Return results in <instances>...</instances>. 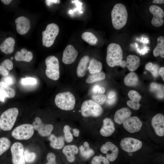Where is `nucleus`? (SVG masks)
<instances>
[{
  "label": "nucleus",
  "mask_w": 164,
  "mask_h": 164,
  "mask_svg": "<svg viewBox=\"0 0 164 164\" xmlns=\"http://www.w3.org/2000/svg\"><path fill=\"white\" fill-rule=\"evenodd\" d=\"M128 14L125 5L122 3H118L114 6L111 12L113 26L115 29L119 30L126 25Z\"/></svg>",
  "instance_id": "1"
},
{
  "label": "nucleus",
  "mask_w": 164,
  "mask_h": 164,
  "mask_svg": "<svg viewBox=\"0 0 164 164\" xmlns=\"http://www.w3.org/2000/svg\"><path fill=\"white\" fill-rule=\"evenodd\" d=\"M123 52L121 46L116 43H111L107 48L106 60L111 67L119 66L122 60Z\"/></svg>",
  "instance_id": "2"
},
{
  "label": "nucleus",
  "mask_w": 164,
  "mask_h": 164,
  "mask_svg": "<svg viewBox=\"0 0 164 164\" xmlns=\"http://www.w3.org/2000/svg\"><path fill=\"white\" fill-rule=\"evenodd\" d=\"M54 101L56 106L60 109L70 111L74 108L76 100L72 93L67 91L57 94L55 96Z\"/></svg>",
  "instance_id": "3"
},
{
  "label": "nucleus",
  "mask_w": 164,
  "mask_h": 164,
  "mask_svg": "<svg viewBox=\"0 0 164 164\" xmlns=\"http://www.w3.org/2000/svg\"><path fill=\"white\" fill-rule=\"evenodd\" d=\"M18 114V110L16 108H11L4 111L0 118L1 128L4 131L11 130L14 125Z\"/></svg>",
  "instance_id": "4"
},
{
  "label": "nucleus",
  "mask_w": 164,
  "mask_h": 164,
  "mask_svg": "<svg viewBox=\"0 0 164 164\" xmlns=\"http://www.w3.org/2000/svg\"><path fill=\"white\" fill-rule=\"evenodd\" d=\"M103 112L101 107L91 100L84 101L81 106V114L85 117H98L101 115Z\"/></svg>",
  "instance_id": "5"
},
{
  "label": "nucleus",
  "mask_w": 164,
  "mask_h": 164,
  "mask_svg": "<svg viewBox=\"0 0 164 164\" xmlns=\"http://www.w3.org/2000/svg\"><path fill=\"white\" fill-rule=\"evenodd\" d=\"M46 67L45 73L49 78L57 80L60 77V72L59 61L56 57L54 56H50L46 57L45 60Z\"/></svg>",
  "instance_id": "6"
},
{
  "label": "nucleus",
  "mask_w": 164,
  "mask_h": 164,
  "mask_svg": "<svg viewBox=\"0 0 164 164\" xmlns=\"http://www.w3.org/2000/svg\"><path fill=\"white\" fill-rule=\"evenodd\" d=\"M59 32V27L56 24L52 23L48 25L45 30L42 32L43 46L49 47L53 45Z\"/></svg>",
  "instance_id": "7"
},
{
  "label": "nucleus",
  "mask_w": 164,
  "mask_h": 164,
  "mask_svg": "<svg viewBox=\"0 0 164 164\" xmlns=\"http://www.w3.org/2000/svg\"><path fill=\"white\" fill-rule=\"evenodd\" d=\"M34 129L32 125L31 124H22L15 128L12 132V135L16 139H28L33 135Z\"/></svg>",
  "instance_id": "8"
},
{
  "label": "nucleus",
  "mask_w": 164,
  "mask_h": 164,
  "mask_svg": "<svg viewBox=\"0 0 164 164\" xmlns=\"http://www.w3.org/2000/svg\"><path fill=\"white\" fill-rule=\"evenodd\" d=\"M120 146L124 151L132 152L140 149L142 146V142L140 140L132 138H125L120 142Z\"/></svg>",
  "instance_id": "9"
},
{
  "label": "nucleus",
  "mask_w": 164,
  "mask_h": 164,
  "mask_svg": "<svg viewBox=\"0 0 164 164\" xmlns=\"http://www.w3.org/2000/svg\"><path fill=\"white\" fill-rule=\"evenodd\" d=\"M11 151L13 164H25L24 156V147L19 142L13 143L11 146Z\"/></svg>",
  "instance_id": "10"
},
{
  "label": "nucleus",
  "mask_w": 164,
  "mask_h": 164,
  "mask_svg": "<svg viewBox=\"0 0 164 164\" xmlns=\"http://www.w3.org/2000/svg\"><path fill=\"white\" fill-rule=\"evenodd\" d=\"M100 151L106 154V158L110 162H113L116 159L118 153V147L110 142L103 145L100 148Z\"/></svg>",
  "instance_id": "11"
},
{
  "label": "nucleus",
  "mask_w": 164,
  "mask_h": 164,
  "mask_svg": "<svg viewBox=\"0 0 164 164\" xmlns=\"http://www.w3.org/2000/svg\"><path fill=\"white\" fill-rule=\"evenodd\" d=\"M150 12L153 15L151 21L153 26L156 27L161 26L164 23V12L162 8L155 5H151L149 8Z\"/></svg>",
  "instance_id": "12"
},
{
  "label": "nucleus",
  "mask_w": 164,
  "mask_h": 164,
  "mask_svg": "<svg viewBox=\"0 0 164 164\" xmlns=\"http://www.w3.org/2000/svg\"><path fill=\"white\" fill-rule=\"evenodd\" d=\"M34 129L37 131L41 136L46 137L50 135L53 129V125L51 124H45L39 117L35 119L32 124Z\"/></svg>",
  "instance_id": "13"
},
{
  "label": "nucleus",
  "mask_w": 164,
  "mask_h": 164,
  "mask_svg": "<svg viewBox=\"0 0 164 164\" xmlns=\"http://www.w3.org/2000/svg\"><path fill=\"white\" fill-rule=\"evenodd\" d=\"M123 124L124 128L127 131L132 133L139 131L142 125L139 118L136 116L130 117Z\"/></svg>",
  "instance_id": "14"
},
{
  "label": "nucleus",
  "mask_w": 164,
  "mask_h": 164,
  "mask_svg": "<svg viewBox=\"0 0 164 164\" xmlns=\"http://www.w3.org/2000/svg\"><path fill=\"white\" fill-rule=\"evenodd\" d=\"M78 54V52L74 47L71 45H69L63 51L62 62L66 64L72 63L75 60Z\"/></svg>",
  "instance_id": "15"
},
{
  "label": "nucleus",
  "mask_w": 164,
  "mask_h": 164,
  "mask_svg": "<svg viewBox=\"0 0 164 164\" xmlns=\"http://www.w3.org/2000/svg\"><path fill=\"white\" fill-rule=\"evenodd\" d=\"M152 125L158 136H164V116L163 114L159 113L154 116L152 120Z\"/></svg>",
  "instance_id": "16"
},
{
  "label": "nucleus",
  "mask_w": 164,
  "mask_h": 164,
  "mask_svg": "<svg viewBox=\"0 0 164 164\" xmlns=\"http://www.w3.org/2000/svg\"><path fill=\"white\" fill-rule=\"evenodd\" d=\"M140 61V59L137 56L129 55L127 58L126 61L122 60L119 65L122 67H127L129 71L133 72L138 68Z\"/></svg>",
  "instance_id": "17"
},
{
  "label": "nucleus",
  "mask_w": 164,
  "mask_h": 164,
  "mask_svg": "<svg viewBox=\"0 0 164 164\" xmlns=\"http://www.w3.org/2000/svg\"><path fill=\"white\" fill-rule=\"evenodd\" d=\"M115 128L113 121L109 118H107L103 120V125L100 132L102 136L108 137L114 132Z\"/></svg>",
  "instance_id": "18"
},
{
  "label": "nucleus",
  "mask_w": 164,
  "mask_h": 164,
  "mask_svg": "<svg viewBox=\"0 0 164 164\" xmlns=\"http://www.w3.org/2000/svg\"><path fill=\"white\" fill-rule=\"evenodd\" d=\"M132 112L129 109L124 107L119 109L116 112L114 120L115 122L119 125L123 124L131 115Z\"/></svg>",
  "instance_id": "19"
},
{
  "label": "nucleus",
  "mask_w": 164,
  "mask_h": 164,
  "mask_svg": "<svg viewBox=\"0 0 164 164\" xmlns=\"http://www.w3.org/2000/svg\"><path fill=\"white\" fill-rule=\"evenodd\" d=\"M128 95L130 100L127 102L128 106L133 109L138 110L140 106L139 102L141 98V96L137 91L134 90L130 91Z\"/></svg>",
  "instance_id": "20"
},
{
  "label": "nucleus",
  "mask_w": 164,
  "mask_h": 164,
  "mask_svg": "<svg viewBox=\"0 0 164 164\" xmlns=\"http://www.w3.org/2000/svg\"><path fill=\"white\" fill-rule=\"evenodd\" d=\"M62 152L67 160L69 162H73L75 160V155L78 153V149L75 145H68L64 147Z\"/></svg>",
  "instance_id": "21"
},
{
  "label": "nucleus",
  "mask_w": 164,
  "mask_h": 164,
  "mask_svg": "<svg viewBox=\"0 0 164 164\" xmlns=\"http://www.w3.org/2000/svg\"><path fill=\"white\" fill-rule=\"evenodd\" d=\"M90 57L87 55L83 56L80 60L77 67L76 73L79 77H83L86 74Z\"/></svg>",
  "instance_id": "22"
},
{
  "label": "nucleus",
  "mask_w": 164,
  "mask_h": 164,
  "mask_svg": "<svg viewBox=\"0 0 164 164\" xmlns=\"http://www.w3.org/2000/svg\"><path fill=\"white\" fill-rule=\"evenodd\" d=\"M79 149L81 156L86 159L90 158L94 154V150L90 147L89 143L87 142H84L83 145L80 146Z\"/></svg>",
  "instance_id": "23"
},
{
  "label": "nucleus",
  "mask_w": 164,
  "mask_h": 164,
  "mask_svg": "<svg viewBox=\"0 0 164 164\" xmlns=\"http://www.w3.org/2000/svg\"><path fill=\"white\" fill-rule=\"evenodd\" d=\"M50 141V146L56 149H62L64 145V141L63 137L60 136L57 137L53 134H51L49 138Z\"/></svg>",
  "instance_id": "24"
},
{
  "label": "nucleus",
  "mask_w": 164,
  "mask_h": 164,
  "mask_svg": "<svg viewBox=\"0 0 164 164\" xmlns=\"http://www.w3.org/2000/svg\"><path fill=\"white\" fill-rule=\"evenodd\" d=\"M153 54L155 57L160 56L164 57V37L160 36L157 39V45L153 50Z\"/></svg>",
  "instance_id": "25"
},
{
  "label": "nucleus",
  "mask_w": 164,
  "mask_h": 164,
  "mask_svg": "<svg viewBox=\"0 0 164 164\" xmlns=\"http://www.w3.org/2000/svg\"><path fill=\"white\" fill-rule=\"evenodd\" d=\"M13 67L12 60L9 59L4 60L0 65V74L3 76L8 75Z\"/></svg>",
  "instance_id": "26"
},
{
  "label": "nucleus",
  "mask_w": 164,
  "mask_h": 164,
  "mask_svg": "<svg viewBox=\"0 0 164 164\" xmlns=\"http://www.w3.org/2000/svg\"><path fill=\"white\" fill-rule=\"evenodd\" d=\"M102 68L101 63L95 59L92 58L90 61L87 69L91 74H93L101 72Z\"/></svg>",
  "instance_id": "27"
},
{
  "label": "nucleus",
  "mask_w": 164,
  "mask_h": 164,
  "mask_svg": "<svg viewBox=\"0 0 164 164\" xmlns=\"http://www.w3.org/2000/svg\"><path fill=\"white\" fill-rule=\"evenodd\" d=\"M0 92L9 98H13L15 94V91L13 88L2 81H0Z\"/></svg>",
  "instance_id": "28"
},
{
  "label": "nucleus",
  "mask_w": 164,
  "mask_h": 164,
  "mask_svg": "<svg viewBox=\"0 0 164 164\" xmlns=\"http://www.w3.org/2000/svg\"><path fill=\"white\" fill-rule=\"evenodd\" d=\"M14 58L17 61H22L29 62L32 60L33 54L31 51H28L26 54H24L18 51L15 54Z\"/></svg>",
  "instance_id": "29"
},
{
  "label": "nucleus",
  "mask_w": 164,
  "mask_h": 164,
  "mask_svg": "<svg viewBox=\"0 0 164 164\" xmlns=\"http://www.w3.org/2000/svg\"><path fill=\"white\" fill-rule=\"evenodd\" d=\"M124 81L125 85L127 86H135L138 83V78L135 73L131 72L125 77Z\"/></svg>",
  "instance_id": "30"
},
{
  "label": "nucleus",
  "mask_w": 164,
  "mask_h": 164,
  "mask_svg": "<svg viewBox=\"0 0 164 164\" xmlns=\"http://www.w3.org/2000/svg\"><path fill=\"white\" fill-rule=\"evenodd\" d=\"M105 77V74L103 72H100L90 75L86 80V83L91 84L104 80Z\"/></svg>",
  "instance_id": "31"
},
{
  "label": "nucleus",
  "mask_w": 164,
  "mask_h": 164,
  "mask_svg": "<svg viewBox=\"0 0 164 164\" xmlns=\"http://www.w3.org/2000/svg\"><path fill=\"white\" fill-rule=\"evenodd\" d=\"M83 39L91 45H94L97 43L98 39L92 33L90 32H85L82 35Z\"/></svg>",
  "instance_id": "32"
},
{
  "label": "nucleus",
  "mask_w": 164,
  "mask_h": 164,
  "mask_svg": "<svg viewBox=\"0 0 164 164\" xmlns=\"http://www.w3.org/2000/svg\"><path fill=\"white\" fill-rule=\"evenodd\" d=\"M11 142L6 137L0 138V156L6 151L10 147Z\"/></svg>",
  "instance_id": "33"
},
{
  "label": "nucleus",
  "mask_w": 164,
  "mask_h": 164,
  "mask_svg": "<svg viewBox=\"0 0 164 164\" xmlns=\"http://www.w3.org/2000/svg\"><path fill=\"white\" fill-rule=\"evenodd\" d=\"M151 90L156 92L158 97L162 98L164 97V87L160 84L152 83L150 85Z\"/></svg>",
  "instance_id": "34"
},
{
  "label": "nucleus",
  "mask_w": 164,
  "mask_h": 164,
  "mask_svg": "<svg viewBox=\"0 0 164 164\" xmlns=\"http://www.w3.org/2000/svg\"><path fill=\"white\" fill-rule=\"evenodd\" d=\"M72 129L67 125H65L63 127V131L64 133L65 138L66 141L67 142H70L73 140V133L70 131Z\"/></svg>",
  "instance_id": "35"
},
{
  "label": "nucleus",
  "mask_w": 164,
  "mask_h": 164,
  "mask_svg": "<svg viewBox=\"0 0 164 164\" xmlns=\"http://www.w3.org/2000/svg\"><path fill=\"white\" fill-rule=\"evenodd\" d=\"M91 164H109V162L105 157L100 155L94 156L91 161Z\"/></svg>",
  "instance_id": "36"
},
{
  "label": "nucleus",
  "mask_w": 164,
  "mask_h": 164,
  "mask_svg": "<svg viewBox=\"0 0 164 164\" xmlns=\"http://www.w3.org/2000/svg\"><path fill=\"white\" fill-rule=\"evenodd\" d=\"M24 156L25 162L31 163L35 160L36 155L34 152H29L28 150L26 149L24 152Z\"/></svg>",
  "instance_id": "37"
},
{
  "label": "nucleus",
  "mask_w": 164,
  "mask_h": 164,
  "mask_svg": "<svg viewBox=\"0 0 164 164\" xmlns=\"http://www.w3.org/2000/svg\"><path fill=\"white\" fill-rule=\"evenodd\" d=\"M92 97V100L100 105L104 104L107 98L106 96L104 94H94Z\"/></svg>",
  "instance_id": "38"
},
{
  "label": "nucleus",
  "mask_w": 164,
  "mask_h": 164,
  "mask_svg": "<svg viewBox=\"0 0 164 164\" xmlns=\"http://www.w3.org/2000/svg\"><path fill=\"white\" fill-rule=\"evenodd\" d=\"M21 83L24 85H33L37 83L36 80L32 77L22 78L21 80Z\"/></svg>",
  "instance_id": "39"
},
{
  "label": "nucleus",
  "mask_w": 164,
  "mask_h": 164,
  "mask_svg": "<svg viewBox=\"0 0 164 164\" xmlns=\"http://www.w3.org/2000/svg\"><path fill=\"white\" fill-rule=\"evenodd\" d=\"M9 86L14 84L15 82V80L13 77L11 75L4 76L2 81Z\"/></svg>",
  "instance_id": "40"
},
{
  "label": "nucleus",
  "mask_w": 164,
  "mask_h": 164,
  "mask_svg": "<svg viewBox=\"0 0 164 164\" xmlns=\"http://www.w3.org/2000/svg\"><path fill=\"white\" fill-rule=\"evenodd\" d=\"M46 158L48 162L46 164H57L56 162V156L53 153H49L47 155Z\"/></svg>",
  "instance_id": "41"
},
{
  "label": "nucleus",
  "mask_w": 164,
  "mask_h": 164,
  "mask_svg": "<svg viewBox=\"0 0 164 164\" xmlns=\"http://www.w3.org/2000/svg\"><path fill=\"white\" fill-rule=\"evenodd\" d=\"M159 70V67L158 65L153 64L149 71L154 77H156L158 76Z\"/></svg>",
  "instance_id": "42"
},
{
  "label": "nucleus",
  "mask_w": 164,
  "mask_h": 164,
  "mask_svg": "<svg viewBox=\"0 0 164 164\" xmlns=\"http://www.w3.org/2000/svg\"><path fill=\"white\" fill-rule=\"evenodd\" d=\"M74 3H75L76 5L77 6V8L73 9V12H75L77 11H81L82 3L79 2V0H76Z\"/></svg>",
  "instance_id": "43"
},
{
  "label": "nucleus",
  "mask_w": 164,
  "mask_h": 164,
  "mask_svg": "<svg viewBox=\"0 0 164 164\" xmlns=\"http://www.w3.org/2000/svg\"><path fill=\"white\" fill-rule=\"evenodd\" d=\"M60 2V0H46V5L48 6H50L53 3H58Z\"/></svg>",
  "instance_id": "44"
},
{
  "label": "nucleus",
  "mask_w": 164,
  "mask_h": 164,
  "mask_svg": "<svg viewBox=\"0 0 164 164\" xmlns=\"http://www.w3.org/2000/svg\"><path fill=\"white\" fill-rule=\"evenodd\" d=\"M100 87V86L97 85L94 86L92 89V92L94 94H98V90Z\"/></svg>",
  "instance_id": "45"
},
{
  "label": "nucleus",
  "mask_w": 164,
  "mask_h": 164,
  "mask_svg": "<svg viewBox=\"0 0 164 164\" xmlns=\"http://www.w3.org/2000/svg\"><path fill=\"white\" fill-rule=\"evenodd\" d=\"M72 131L73 135L76 137H78L79 135L80 131L77 128L72 129Z\"/></svg>",
  "instance_id": "46"
},
{
  "label": "nucleus",
  "mask_w": 164,
  "mask_h": 164,
  "mask_svg": "<svg viewBox=\"0 0 164 164\" xmlns=\"http://www.w3.org/2000/svg\"><path fill=\"white\" fill-rule=\"evenodd\" d=\"M116 94L113 91H110L108 94V99H110L114 98L115 97Z\"/></svg>",
  "instance_id": "47"
},
{
  "label": "nucleus",
  "mask_w": 164,
  "mask_h": 164,
  "mask_svg": "<svg viewBox=\"0 0 164 164\" xmlns=\"http://www.w3.org/2000/svg\"><path fill=\"white\" fill-rule=\"evenodd\" d=\"M115 100L116 98L115 97L111 99H108L106 101V102L108 104L111 105L114 103V102L115 101Z\"/></svg>",
  "instance_id": "48"
},
{
  "label": "nucleus",
  "mask_w": 164,
  "mask_h": 164,
  "mask_svg": "<svg viewBox=\"0 0 164 164\" xmlns=\"http://www.w3.org/2000/svg\"><path fill=\"white\" fill-rule=\"evenodd\" d=\"M159 73L162 77L163 80H164V67H162L159 70Z\"/></svg>",
  "instance_id": "49"
},
{
  "label": "nucleus",
  "mask_w": 164,
  "mask_h": 164,
  "mask_svg": "<svg viewBox=\"0 0 164 164\" xmlns=\"http://www.w3.org/2000/svg\"><path fill=\"white\" fill-rule=\"evenodd\" d=\"M153 65V64L151 62H149L147 63L145 65V69L148 71H149L151 68L152 67Z\"/></svg>",
  "instance_id": "50"
},
{
  "label": "nucleus",
  "mask_w": 164,
  "mask_h": 164,
  "mask_svg": "<svg viewBox=\"0 0 164 164\" xmlns=\"http://www.w3.org/2000/svg\"><path fill=\"white\" fill-rule=\"evenodd\" d=\"M105 92V89L103 87H100L99 88L97 94H103Z\"/></svg>",
  "instance_id": "51"
},
{
  "label": "nucleus",
  "mask_w": 164,
  "mask_h": 164,
  "mask_svg": "<svg viewBox=\"0 0 164 164\" xmlns=\"http://www.w3.org/2000/svg\"><path fill=\"white\" fill-rule=\"evenodd\" d=\"M152 2L153 3L161 4L164 3V0H153Z\"/></svg>",
  "instance_id": "52"
},
{
  "label": "nucleus",
  "mask_w": 164,
  "mask_h": 164,
  "mask_svg": "<svg viewBox=\"0 0 164 164\" xmlns=\"http://www.w3.org/2000/svg\"><path fill=\"white\" fill-rule=\"evenodd\" d=\"M6 98L5 95L0 92V101L4 102Z\"/></svg>",
  "instance_id": "53"
},
{
  "label": "nucleus",
  "mask_w": 164,
  "mask_h": 164,
  "mask_svg": "<svg viewBox=\"0 0 164 164\" xmlns=\"http://www.w3.org/2000/svg\"><path fill=\"white\" fill-rule=\"evenodd\" d=\"M12 1V0H1L2 2L5 5H7L9 4Z\"/></svg>",
  "instance_id": "54"
},
{
  "label": "nucleus",
  "mask_w": 164,
  "mask_h": 164,
  "mask_svg": "<svg viewBox=\"0 0 164 164\" xmlns=\"http://www.w3.org/2000/svg\"><path fill=\"white\" fill-rule=\"evenodd\" d=\"M73 11L72 10H70L69 11V13L70 14L73 13Z\"/></svg>",
  "instance_id": "55"
},
{
  "label": "nucleus",
  "mask_w": 164,
  "mask_h": 164,
  "mask_svg": "<svg viewBox=\"0 0 164 164\" xmlns=\"http://www.w3.org/2000/svg\"><path fill=\"white\" fill-rule=\"evenodd\" d=\"M13 57L12 56V57H11L10 59H11V60H13Z\"/></svg>",
  "instance_id": "56"
},
{
  "label": "nucleus",
  "mask_w": 164,
  "mask_h": 164,
  "mask_svg": "<svg viewBox=\"0 0 164 164\" xmlns=\"http://www.w3.org/2000/svg\"><path fill=\"white\" fill-rule=\"evenodd\" d=\"M79 12L80 13H83V12L81 11H79Z\"/></svg>",
  "instance_id": "57"
},
{
  "label": "nucleus",
  "mask_w": 164,
  "mask_h": 164,
  "mask_svg": "<svg viewBox=\"0 0 164 164\" xmlns=\"http://www.w3.org/2000/svg\"><path fill=\"white\" fill-rule=\"evenodd\" d=\"M132 155V153H130L129 154V155L130 156H131V155Z\"/></svg>",
  "instance_id": "58"
}]
</instances>
